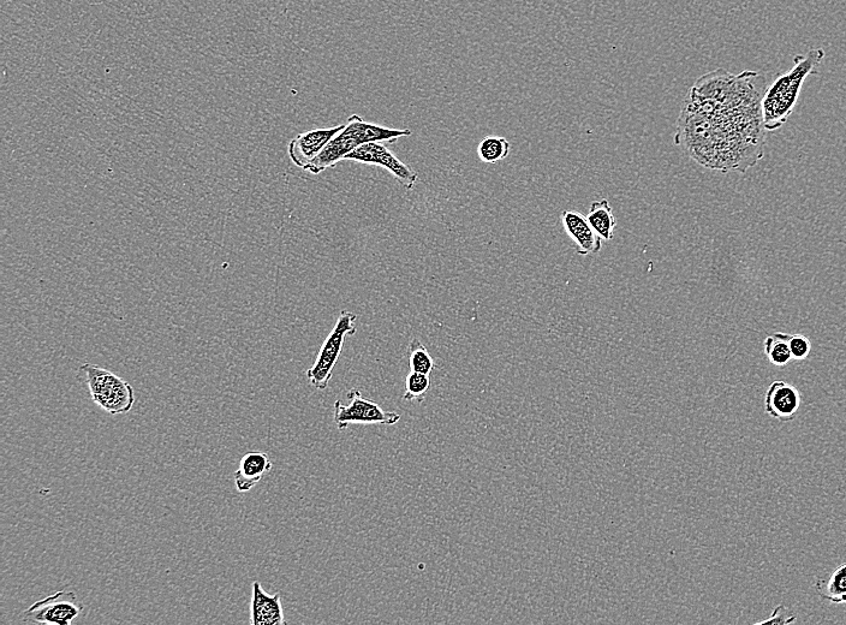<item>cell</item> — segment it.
Segmentation results:
<instances>
[{
	"instance_id": "cell-4",
	"label": "cell",
	"mask_w": 846,
	"mask_h": 625,
	"mask_svg": "<svg viewBox=\"0 0 846 625\" xmlns=\"http://www.w3.org/2000/svg\"><path fill=\"white\" fill-rule=\"evenodd\" d=\"M81 372L86 374V383L93 401L105 412L127 414L133 409L135 395L133 386L105 368L83 363Z\"/></svg>"
},
{
	"instance_id": "cell-14",
	"label": "cell",
	"mask_w": 846,
	"mask_h": 625,
	"mask_svg": "<svg viewBox=\"0 0 846 625\" xmlns=\"http://www.w3.org/2000/svg\"><path fill=\"white\" fill-rule=\"evenodd\" d=\"M586 217L601 240L612 241V238L615 237L617 220L609 201L606 199L594 201Z\"/></svg>"
},
{
	"instance_id": "cell-15",
	"label": "cell",
	"mask_w": 846,
	"mask_h": 625,
	"mask_svg": "<svg viewBox=\"0 0 846 625\" xmlns=\"http://www.w3.org/2000/svg\"><path fill=\"white\" fill-rule=\"evenodd\" d=\"M816 592L834 605L846 604V563L839 565L827 580L816 582Z\"/></svg>"
},
{
	"instance_id": "cell-3",
	"label": "cell",
	"mask_w": 846,
	"mask_h": 625,
	"mask_svg": "<svg viewBox=\"0 0 846 625\" xmlns=\"http://www.w3.org/2000/svg\"><path fill=\"white\" fill-rule=\"evenodd\" d=\"M411 134L413 132L409 129L385 128L378 124L367 123L359 115L350 116L342 132L327 144L323 152L305 170L313 175H319L321 172L335 168L337 164L343 162L348 154L362 145L369 144V142L393 144L398 139Z\"/></svg>"
},
{
	"instance_id": "cell-19",
	"label": "cell",
	"mask_w": 846,
	"mask_h": 625,
	"mask_svg": "<svg viewBox=\"0 0 846 625\" xmlns=\"http://www.w3.org/2000/svg\"><path fill=\"white\" fill-rule=\"evenodd\" d=\"M408 356L410 371L431 375L436 369V362L420 339L410 342Z\"/></svg>"
},
{
	"instance_id": "cell-6",
	"label": "cell",
	"mask_w": 846,
	"mask_h": 625,
	"mask_svg": "<svg viewBox=\"0 0 846 625\" xmlns=\"http://www.w3.org/2000/svg\"><path fill=\"white\" fill-rule=\"evenodd\" d=\"M348 404L336 401L333 406V422L339 431H345L350 425H397L402 416L396 412H386L371 400H366L359 389L348 391Z\"/></svg>"
},
{
	"instance_id": "cell-10",
	"label": "cell",
	"mask_w": 846,
	"mask_h": 625,
	"mask_svg": "<svg viewBox=\"0 0 846 625\" xmlns=\"http://www.w3.org/2000/svg\"><path fill=\"white\" fill-rule=\"evenodd\" d=\"M800 391L794 385L777 380L767 389L765 396V410L771 418L780 422H790L796 419L801 408Z\"/></svg>"
},
{
	"instance_id": "cell-21",
	"label": "cell",
	"mask_w": 846,
	"mask_h": 625,
	"mask_svg": "<svg viewBox=\"0 0 846 625\" xmlns=\"http://www.w3.org/2000/svg\"><path fill=\"white\" fill-rule=\"evenodd\" d=\"M785 607L783 605H779L774 609L770 618L765 619V621H761L756 624H791L797 621V617L795 615L786 616L785 615Z\"/></svg>"
},
{
	"instance_id": "cell-5",
	"label": "cell",
	"mask_w": 846,
	"mask_h": 625,
	"mask_svg": "<svg viewBox=\"0 0 846 625\" xmlns=\"http://www.w3.org/2000/svg\"><path fill=\"white\" fill-rule=\"evenodd\" d=\"M356 320L357 315L347 309H343L339 314L337 323L321 347L317 360L307 371V378L313 388L320 391L329 388L333 371L342 354L345 338L354 336L357 331Z\"/></svg>"
},
{
	"instance_id": "cell-1",
	"label": "cell",
	"mask_w": 846,
	"mask_h": 625,
	"mask_svg": "<svg viewBox=\"0 0 846 625\" xmlns=\"http://www.w3.org/2000/svg\"><path fill=\"white\" fill-rule=\"evenodd\" d=\"M760 97L712 100L688 92L676 144L707 169L746 172L764 158Z\"/></svg>"
},
{
	"instance_id": "cell-12",
	"label": "cell",
	"mask_w": 846,
	"mask_h": 625,
	"mask_svg": "<svg viewBox=\"0 0 846 625\" xmlns=\"http://www.w3.org/2000/svg\"><path fill=\"white\" fill-rule=\"evenodd\" d=\"M565 232L577 247L580 255L597 254L601 249V237L594 231L586 216L576 211L562 213Z\"/></svg>"
},
{
	"instance_id": "cell-9",
	"label": "cell",
	"mask_w": 846,
	"mask_h": 625,
	"mask_svg": "<svg viewBox=\"0 0 846 625\" xmlns=\"http://www.w3.org/2000/svg\"><path fill=\"white\" fill-rule=\"evenodd\" d=\"M345 124L327 129L309 130V132L297 135L290 141L288 152L291 162L297 168L305 170L315 158L323 152L324 148L335 136L342 132Z\"/></svg>"
},
{
	"instance_id": "cell-8",
	"label": "cell",
	"mask_w": 846,
	"mask_h": 625,
	"mask_svg": "<svg viewBox=\"0 0 846 625\" xmlns=\"http://www.w3.org/2000/svg\"><path fill=\"white\" fill-rule=\"evenodd\" d=\"M344 160H353V162L380 166L390 172L396 180L405 189L411 190L415 187L417 182V174L411 166L399 160L384 142H369L356 148L354 152L348 154Z\"/></svg>"
},
{
	"instance_id": "cell-16",
	"label": "cell",
	"mask_w": 846,
	"mask_h": 625,
	"mask_svg": "<svg viewBox=\"0 0 846 625\" xmlns=\"http://www.w3.org/2000/svg\"><path fill=\"white\" fill-rule=\"evenodd\" d=\"M790 337L788 333L777 332L766 338L765 353L772 365L784 367L792 360Z\"/></svg>"
},
{
	"instance_id": "cell-13",
	"label": "cell",
	"mask_w": 846,
	"mask_h": 625,
	"mask_svg": "<svg viewBox=\"0 0 846 625\" xmlns=\"http://www.w3.org/2000/svg\"><path fill=\"white\" fill-rule=\"evenodd\" d=\"M273 464L265 452L253 451L242 457L240 467L234 474L238 492L246 493L259 484L271 472Z\"/></svg>"
},
{
	"instance_id": "cell-17",
	"label": "cell",
	"mask_w": 846,
	"mask_h": 625,
	"mask_svg": "<svg viewBox=\"0 0 846 625\" xmlns=\"http://www.w3.org/2000/svg\"><path fill=\"white\" fill-rule=\"evenodd\" d=\"M510 142L505 138L488 136L478 146V156L482 163L496 164L509 157Z\"/></svg>"
},
{
	"instance_id": "cell-7",
	"label": "cell",
	"mask_w": 846,
	"mask_h": 625,
	"mask_svg": "<svg viewBox=\"0 0 846 625\" xmlns=\"http://www.w3.org/2000/svg\"><path fill=\"white\" fill-rule=\"evenodd\" d=\"M85 609L75 592L59 591L34 603L22 613L23 621L33 624L70 625Z\"/></svg>"
},
{
	"instance_id": "cell-18",
	"label": "cell",
	"mask_w": 846,
	"mask_h": 625,
	"mask_svg": "<svg viewBox=\"0 0 846 625\" xmlns=\"http://www.w3.org/2000/svg\"><path fill=\"white\" fill-rule=\"evenodd\" d=\"M431 375L410 371L405 379L403 401L423 403L431 390Z\"/></svg>"
},
{
	"instance_id": "cell-11",
	"label": "cell",
	"mask_w": 846,
	"mask_h": 625,
	"mask_svg": "<svg viewBox=\"0 0 846 625\" xmlns=\"http://www.w3.org/2000/svg\"><path fill=\"white\" fill-rule=\"evenodd\" d=\"M252 625L287 624L284 618L280 593L268 594L259 581L253 583L252 601H250V619Z\"/></svg>"
},
{
	"instance_id": "cell-2",
	"label": "cell",
	"mask_w": 846,
	"mask_h": 625,
	"mask_svg": "<svg viewBox=\"0 0 846 625\" xmlns=\"http://www.w3.org/2000/svg\"><path fill=\"white\" fill-rule=\"evenodd\" d=\"M824 58L825 51L822 49L810 50L807 55H797L794 68L776 76L767 86L761 100L762 122L766 132H776L789 121L804 82L810 75L818 74V67Z\"/></svg>"
},
{
	"instance_id": "cell-20",
	"label": "cell",
	"mask_w": 846,
	"mask_h": 625,
	"mask_svg": "<svg viewBox=\"0 0 846 625\" xmlns=\"http://www.w3.org/2000/svg\"><path fill=\"white\" fill-rule=\"evenodd\" d=\"M790 350L792 360L802 361L806 360L812 350V343L803 335H791Z\"/></svg>"
}]
</instances>
